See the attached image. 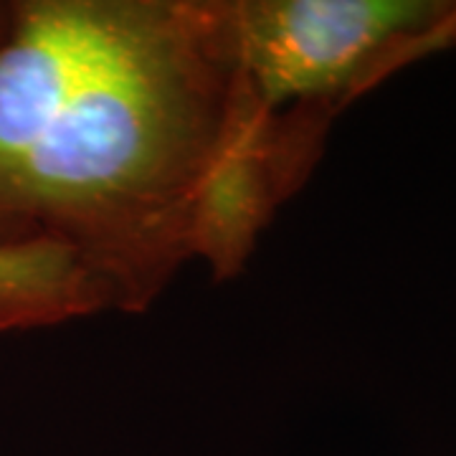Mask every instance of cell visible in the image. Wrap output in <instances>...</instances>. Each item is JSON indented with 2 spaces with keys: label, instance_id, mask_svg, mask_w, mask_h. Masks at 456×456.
I'll return each instance as SVG.
<instances>
[{
  "label": "cell",
  "instance_id": "6da1fadb",
  "mask_svg": "<svg viewBox=\"0 0 456 456\" xmlns=\"http://www.w3.org/2000/svg\"><path fill=\"white\" fill-rule=\"evenodd\" d=\"M277 208L224 0H18L0 20V246L49 244L140 312L241 269Z\"/></svg>",
  "mask_w": 456,
  "mask_h": 456
},
{
  "label": "cell",
  "instance_id": "277c9868",
  "mask_svg": "<svg viewBox=\"0 0 456 456\" xmlns=\"http://www.w3.org/2000/svg\"><path fill=\"white\" fill-rule=\"evenodd\" d=\"M5 5H8V3H0V20H3V16H5Z\"/></svg>",
  "mask_w": 456,
  "mask_h": 456
},
{
  "label": "cell",
  "instance_id": "7a4b0ae2",
  "mask_svg": "<svg viewBox=\"0 0 456 456\" xmlns=\"http://www.w3.org/2000/svg\"><path fill=\"white\" fill-rule=\"evenodd\" d=\"M264 178L281 203L307 178L330 119L360 92L456 46V3L224 0Z\"/></svg>",
  "mask_w": 456,
  "mask_h": 456
},
{
  "label": "cell",
  "instance_id": "3957f363",
  "mask_svg": "<svg viewBox=\"0 0 456 456\" xmlns=\"http://www.w3.org/2000/svg\"><path fill=\"white\" fill-rule=\"evenodd\" d=\"M110 307L107 294L69 251L0 246V332L28 330Z\"/></svg>",
  "mask_w": 456,
  "mask_h": 456
}]
</instances>
